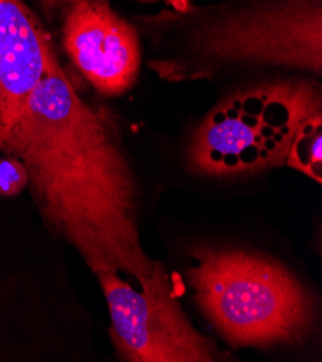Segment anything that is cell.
<instances>
[{
  "instance_id": "cell-1",
  "label": "cell",
  "mask_w": 322,
  "mask_h": 362,
  "mask_svg": "<svg viewBox=\"0 0 322 362\" xmlns=\"http://www.w3.org/2000/svg\"><path fill=\"white\" fill-rule=\"evenodd\" d=\"M22 162L45 220L96 274H149L139 185L113 120L86 103L51 61L2 151Z\"/></svg>"
},
{
  "instance_id": "cell-6",
  "label": "cell",
  "mask_w": 322,
  "mask_h": 362,
  "mask_svg": "<svg viewBox=\"0 0 322 362\" xmlns=\"http://www.w3.org/2000/svg\"><path fill=\"white\" fill-rule=\"evenodd\" d=\"M64 48L90 86L117 97L137 81L142 65L139 30L110 0H65Z\"/></svg>"
},
{
  "instance_id": "cell-2",
  "label": "cell",
  "mask_w": 322,
  "mask_h": 362,
  "mask_svg": "<svg viewBox=\"0 0 322 362\" xmlns=\"http://www.w3.org/2000/svg\"><path fill=\"white\" fill-rule=\"evenodd\" d=\"M134 23L152 41L149 66L169 83L259 68L322 72V0H171Z\"/></svg>"
},
{
  "instance_id": "cell-5",
  "label": "cell",
  "mask_w": 322,
  "mask_h": 362,
  "mask_svg": "<svg viewBox=\"0 0 322 362\" xmlns=\"http://www.w3.org/2000/svg\"><path fill=\"white\" fill-rule=\"evenodd\" d=\"M112 319V339L129 362H212L216 342L195 329L178 300L165 264L126 281L120 273H96Z\"/></svg>"
},
{
  "instance_id": "cell-3",
  "label": "cell",
  "mask_w": 322,
  "mask_h": 362,
  "mask_svg": "<svg viewBox=\"0 0 322 362\" xmlns=\"http://www.w3.org/2000/svg\"><path fill=\"white\" fill-rule=\"evenodd\" d=\"M187 277L194 299L231 346L302 344L312 332L315 302L280 263L237 248L198 247Z\"/></svg>"
},
{
  "instance_id": "cell-4",
  "label": "cell",
  "mask_w": 322,
  "mask_h": 362,
  "mask_svg": "<svg viewBox=\"0 0 322 362\" xmlns=\"http://www.w3.org/2000/svg\"><path fill=\"white\" fill-rule=\"evenodd\" d=\"M322 112L321 86L308 78L265 83L212 107L191 134V172L231 179L283 166L292 139L309 116Z\"/></svg>"
},
{
  "instance_id": "cell-9",
  "label": "cell",
  "mask_w": 322,
  "mask_h": 362,
  "mask_svg": "<svg viewBox=\"0 0 322 362\" xmlns=\"http://www.w3.org/2000/svg\"><path fill=\"white\" fill-rule=\"evenodd\" d=\"M26 187L28 173L22 162L11 155L0 159V195L13 197Z\"/></svg>"
},
{
  "instance_id": "cell-8",
  "label": "cell",
  "mask_w": 322,
  "mask_h": 362,
  "mask_svg": "<svg viewBox=\"0 0 322 362\" xmlns=\"http://www.w3.org/2000/svg\"><path fill=\"white\" fill-rule=\"evenodd\" d=\"M284 165L322 182V112L309 116L297 130Z\"/></svg>"
},
{
  "instance_id": "cell-7",
  "label": "cell",
  "mask_w": 322,
  "mask_h": 362,
  "mask_svg": "<svg viewBox=\"0 0 322 362\" xmlns=\"http://www.w3.org/2000/svg\"><path fill=\"white\" fill-rule=\"evenodd\" d=\"M55 57L33 12L21 0H0V151Z\"/></svg>"
},
{
  "instance_id": "cell-10",
  "label": "cell",
  "mask_w": 322,
  "mask_h": 362,
  "mask_svg": "<svg viewBox=\"0 0 322 362\" xmlns=\"http://www.w3.org/2000/svg\"><path fill=\"white\" fill-rule=\"evenodd\" d=\"M137 2H143V4H155V2H171V0H137Z\"/></svg>"
}]
</instances>
